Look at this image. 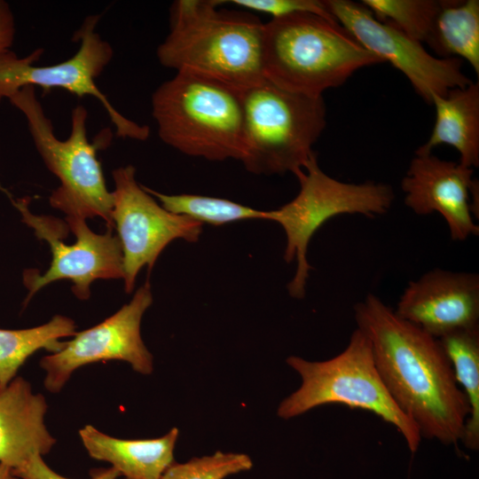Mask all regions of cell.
Instances as JSON below:
<instances>
[{
  "mask_svg": "<svg viewBox=\"0 0 479 479\" xmlns=\"http://www.w3.org/2000/svg\"><path fill=\"white\" fill-rule=\"evenodd\" d=\"M287 363L301 375L302 384L280 403V418L291 419L324 404L359 408L393 425L410 452L418 451L422 438L420 431L388 392L376 368L371 342L361 330L357 328L347 347L330 359L308 361L291 356Z\"/></svg>",
  "mask_w": 479,
  "mask_h": 479,
  "instance_id": "8992f818",
  "label": "cell"
},
{
  "mask_svg": "<svg viewBox=\"0 0 479 479\" xmlns=\"http://www.w3.org/2000/svg\"><path fill=\"white\" fill-rule=\"evenodd\" d=\"M223 1L178 0L170 30L156 55L165 67L228 84L239 90L261 82L263 24L247 12L219 10Z\"/></svg>",
  "mask_w": 479,
  "mask_h": 479,
  "instance_id": "7a4b0ae2",
  "label": "cell"
},
{
  "mask_svg": "<svg viewBox=\"0 0 479 479\" xmlns=\"http://www.w3.org/2000/svg\"><path fill=\"white\" fill-rule=\"evenodd\" d=\"M99 20L100 15H90L84 19L72 38L80 42L77 51L58 64L35 65L43 53V48H37L23 58L12 50L0 53V103L26 86H39L46 90L62 89L80 98L91 96L104 106L120 137L147 139L150 133L148 126L123 116L97 85V79L114 56L111 44L97 31Z\"/></svg>",
  "mask_w": 479,
  "mask_h": 479,
  "instance_id": "9c48e42d",
  "label": "cell"
},
{
  "mask_svg": "<svg viewBox=\"0 0 479 479\" xmlns=\"http://www.w3.org/2000/svg\"><path fill=\"white\" fill-rule=\"evenodd\" d=\"M8 100L25 116L36 151L59 181L49 198L51 206L66 217H100L113 229V194L97 156L99 145L87 137V109L78 105L72 110L70 134L60 140L35 87L26 86Z\"/></svg>",
  "mask_w": 479,
  "mask_h": 479,
  "instance_id": "52a82bcc",
  "label": "cell"
},
{
  "mask_svg": "<svg viewBox=\"0 0 479 479\" xmlns=\"http://www.w3.org/2000/svg\"><path fill=\"white\" fill-rule=\"evenodd\" d=\"M426 43L441 58L467 61L479 75V1L444 0Z\"/></svg>",
  "mask_w": 479,
  "mask_h": 479,
  "instance_id": "d6986e66",
  "label": "cell"
},
{
  "mask_svg": "<svg viewBox=\"0 0 479 479\" xmlns=\"http://www.w3.org/2000/svg\"><path fill=\"white\" fill-rule=\"evenodd\" d=\"M381 62L337 21L317 14L294 13L263 24L264 78L290 91L322 96L357 70Z\"/></svg>",
  "mask_w": 479,
  "mask_h": 479,
  "instance_id": "3957f363",
  "label": "cell"
},
{
  "mask_svg": "<svg viewBox=\"0 0 479 479\" xmlns=\"http://www.w3.org/2000/svg\"><path fill=\"white\" fill-rule=\"evenodd\" d=\"M244 9L269 13L273 18H280L294 13L309 12L327 20H335L330 14L326 2L318 0H232ZM336 21V20H335Z\"/></svg>",
  "mask_w": 479,
  "mask_h": 479,
  "instance_id": "d4e9b609",
  "label": "cell"
},
{
  "mask_svg": "<svg viewBox=\"0 0 479 479\" xmlns=\"http://www.w3.org/2000/svg\"><path fill=\"white\" fill-rule=\"evenodd\" d=\"M47 408L44 397L22 377L0 390V463L16 470L51 450L56 439L44 424Z\"/></svg>",
  "mask_w": 479,
  "mask_h": 479,
  "instance_id": "2e32d148",
  "label": "cell"
},
{
  "mask_svg": "<svg viewBox=\"0 0 479 479\" xmlns=\"http://www.w3.org/2000/svg\"><path fill=\"white\" fill-rule=\"evenodd\" d=\"M325 2L334 19L363 47L401 71L426 103L431 104L434 95L444 96L472 82L461 71L460 59L431 55L421 43L392 24L376 20L362 3Z\"/></svg>",
  "mask_w": 479,
  "mask_h": 479,
  "instance_id": "7c38bea8",
  "label": "cell"
},
{
  "mask_svg": "<svg viewBox=\"0 0 479 479\" xmlns=\"http://www.w3.org/2000/svg\"><path fill=\"white\" fill-rule=\"evenodd\" d=\"M469 405L461 443L479 449V327L459 330L438 339Z\"/></svg>",
  "mask_w": 479,
  "mask_h": 479,
  "instance_id": "44dd1931",
  "label": "cell"
},
{
  "mask_svg": "<svg viewBox=\"0 0 479 479\" xmlns=\"http://www.w3.org/2000/svg\"><path fill=\"white\" fill-rule=\"evenodd\" d=\"M0 479H20L17 477L11 467L0 463Z\"/></svg>",
  "mask_w": 479,
  "mask_h": 479,
  "instance_id": "83f0119b",
  "label": "cell"
},
{
  "mask_svg": "<svg viewBox=\"0 0 479 479\" xmlns=\"http://www.w3.org/2000/svg\"><path fill=\"white\" fill-rule=\"evenodd\" d=\"M252 467V459L247 454L216 452L184 463L175 461L161 479H224Z\"/></svg>",
  "mask_w": 479,
  "mask_h": 479,
  "instance_id": "cb8c5ba5",
  "label": "cell"
},
{
  "mask_svg": "<svg viewBox=\"0 0 479 479\" xmlns=\"http://www.w3.org/2000/svg\"><path fill=\"white\" fill-rule=\"evenodd\" d=\"M178 433L173 428L159 438L127 440L106 435L91 425L79 430L89 455L110 463L125 479H161L175 462Z\"/></svg>",
  "mask_w": 479,
  "mask_h": 479,
  "instance_id": "e0dca14e",
  "label": "cell"
},
{
  "mask_svg": "<svg viewBox=\"0 0 479 479\" xmlns=\"http://www.w3.org/2000/svg\"><path fill=\"white\" fill-rule=\"evenodd\" d=\"M15 33V19L11 5L0 0V53L11 50Z\"/></svg>",
  "mask_w": 479,
  "mask_h": 479,
  "instance_id": "4316f807",
  "label": "cell"
},
{
  "mask_svg": "<svg viewBox=\"0 0 479 479\" xmlns=\"http://www.w3.org/2000/svg\"><path fill=\"white\" fill-rule=\"evenodd\" d=\"M473 173L474 169L433 153L416 155L401 183L404 204L417 215L439 213L453 240L478 235L470 207Z\"/></svg>",
  "mask_w": 479,
  "mask_h": 479,
  "instance_id": "9a60e30c",
  "label": "cell"
},
{
  "mask_svg": "<svg viewBox=\"0 0 479 479\" xmlns=\"http://www.w3.org/2000/svg\"><path fill=\"white\" fill-rule=\"evenodd\" d=\"M394 311L436 339L479 327V275L434 269L409 282Z\"/></svg>",
  "mask_w": 479,
  "mask_h": 479,
  "instance_id": "5bb4252c",
  "label": "cell"
},
{
  "mask_svg": "<svg viewBox=\"0 0 479 479\" xmlns=\"http://www.w3.org/2000/svg\"><path fill=\"white\" fill-rule=\"evenodd\" d=\"M354 313L388 392L421 437L445 445L461 442L469 405L439 340L373 294L355 304Z\"/></svg>",
  "mask_w": 479,
  "mask_h": 479,
  "instance_id": "6da1fadb",
  "label": "cell"
},
{
  "mask_svg": "<svg viewBox=\"0 0 479 479\" xmlns=\"http://www.w3.org/2000/svg\"><path fill=\"white\" fill-rule=\"evenodd\" d=\"M295 177L300 184L298 194L281 208L265 211L264 220L279 224L286 233L284 260L296 261V271L287 290L292 297L302 299L311 270L307 249L314 233L338 215L374 217L387 213L394 200V192L382 183L352 184L333 178L320 169L315 153Z\"/></svg>",
  "mask_w": 479,
  "mask_h": 479,
  "instance_id": "ba28073f",
  "label": "cell"
},
{
  "mask_svg": "<svg viewBox=\"0 0 479 479\" xmlns=\"http://www.w3.org/2000/svg\"><path fill=\"white\" fill-rule=\"evenodd\" d=\"M112 175V220L122 252L124 290L130 294L138 272L145 266L151 271L171 241H198L202 224L165 209L137 182L132 165L119 167Z\"/></svg>",
  "mask_w": 479,
  "mask_h": 479,
  "instance_id": "8fae6325",
  "label": "cell"
},
{
  "mask_svg": "<svg viewBox=\"0 0 479 479\" xmlns=\"http://www.w3.org/2000/svg\"><path fill=\"white\" fill-rule=\"evenodd\" d=\"M436 122L428 141L416 155L432 153L435 147L448 145L459 154V163L479 166V82L450 90L444 96L434 95Z\"/></svg>",
  "mask_w": 479,
  "mask_h": 479,
  "instance_id": "ac0fdd59",
  "label": "cell"
},
{
  "mask_svg": "<svg viewBox=\"0 0 479 479\" xmlns=\"http://www.w3.org/2000/svg\"><path fill=\"white\" fill-rule=\"evenodd\" d=\"M376 20L397 27L409 37L426 43L444 0H363Z\"/></svg>",
  "mask_w": 479,
  "mask_h": 479,
  "instance_id": "603a6c76",
  "label": "cell"
},
{
  "mask_svg": "<svg viewBox=\"0 0 479 479\" xmlns=\"http://www.w3.org/2000/svg\"><path fill=\"white\" fill-rule=\"evenodd\" d=\"M160 138L177 151L208 161L243 153L241 90L198 75L177 72L152 95Z\"/></svg>",
  "mask_w": 479,
  "mask_h": 479,
  "instance_id": "277c9868",
  "label": "cell"
},
{
  "mask_svg": "<svg viewBox=\"0 0 479 479\" xmlns=\"http://www.w3.org/2000/svg\"><path fill=\"white\" fill-rule=\"evenodd\" d=\"M12 471L20 479H70L53 471L41 455L33 456L23 467ZM119 476V472L111 467L92 469L90 479H116Z\"/></svg>",
  "mask_w": 479,
  "mask_h": 479,
  "instance_id": "484cf974",
  "label": "cell"
},
{
  "mask_svg": "<svg viewBox=\"0 0 479 479\" xmlns=\"http://www.w3.org/2000/svg\"><path fill=\"white\" fill-rule=\"evenodd\" d=\"M241 100L240 161L246 169L256 175L294 176L302 170L326 125L323 97L290 91L263 79L241 90Z\"/></svg>",
  "mask_w": 479,
  "mask_h": 479,
  "instance_id": "5b68a950",
  "label": "cell"
},
{
  "mask_svg": "<svg viewBox=\"0 0 479 479\" xmlns=\"http://www.w3.org/2000/svg\"><path fill=\"white\" fill-rule=\"evenodd\" d=\"M153 303L147 280L131 300L101 323L76 333L64 342L60 350L46 355L40 361L45 371L44 387L51 393L61 390L73 372L85 365L121 360L142 374L153 372V356L140 334L141 320Z\"/></svg>",
  "mask_w": 479,
  "mask_h": 479,
  "instance_id": "4fadbf2b",
  "label": "cell"
},
{
  "mask_svg": "<svg viewBox=\"0 0 479 479\" xmlns=\"http://www.w3.org/2000/svg\"><path fill=\"white\" fill-rule=\"evenodd\" d=\"M12 202L20 211L22 221L35 230L36 237L48 242L51 261L43 274L27 270L23 282L28 290L25 303L43 287L61 279L72 282L73 294L80 300L90 296V286L96 279L123 278L122 252L117 235L107 228L105 233H96L82 217H66L67 228L75 236V242L66 244L61 237L63 224L54 218L32 214L27 199Z\"/></svg>",
  "mask_w": 479,
  "mask_h": 479,
  "instance_id": "30bf717a",
  "label": "cell"
},
{
  "mask_svg": "<svg viewBox=\"0 0 479 479\" xmlns=\"http://www.w3.org/2000/svg\"><path fill=\"white\" fill-rule=\"evenodd\" d=\"M76 333L75 321L62 315L31 328L0 329V390L9 385L20 366L35 351L43 349L55 353L63 347L64 341L59 340Z\"/></svg>",
  "mask_w": 479,
  "mask_h": 479,
  "instance_id": "ffe728a7",
  "label": "cell"
},
{
  "mask_svg": "<svg viewBox=\"0 0 479 479\" xmlns=\"http://www.w3.org/2000/svg\"><path fill=\"white\" fill-rule=\"evenodd\" d=\"M144 189L158 199L169 212L185 216L200 224L215 226L246 219H264L265 210L255 209L238 202L198 194H165L148 187Z\"/></svg>",
  "mask_w": 479,
  "mask_h": 479,
  "instance_id": "7402d4cb",
  "label": "cell"
}]
</instances>
